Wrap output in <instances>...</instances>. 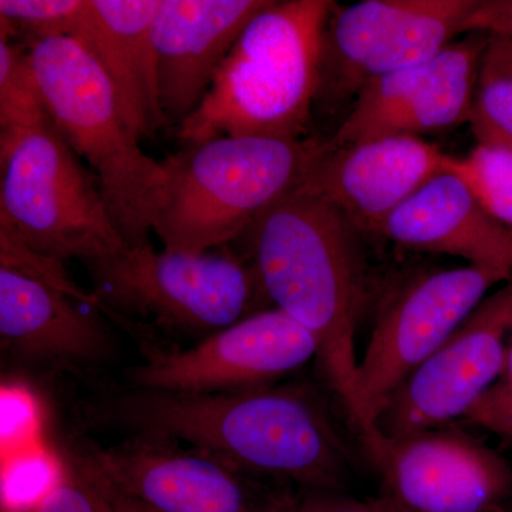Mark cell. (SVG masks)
I'll use <instances>...</instances> for the list:
<instances>
[{
  "mask_svg": "<svg viewBox=\"0 0 512 512\" xmlns=\"http://www.w3.org/2000/svg\"><path fill=\"white\" fill-rule=\"evenodd\" d=\"M377 235L412 251L458 256L467 265L512 279L511 232L448 170L397 208Z\"/></svg>",
  "mask_w": 512,
  "mask_h": 512,
  "instance_id": "19",
  "label": "cell"
},
{
  "mask_svg": "<svg viewBox=\"0 0 512 512\" xmlns=\"http://www.w3.org/2000/svg\"><path fill=\"white\" fill-rule=\"evenodd\" d=\"M64 456L119 512H286L306 493L157 437L121 436L111 444L74 437Z\"/></svg>",
  "mask_w": 512,
  "mask_h": 512,
  "instance_id": "8",
  "label": "cell"
},
{
  "mask_svg": "<svg viewBox=\"0 0 512 512\" xmlns=\"http://www.w3.org/2000/svg\"><path fill=\"white\" fill-rule=\"evenodd\" d=\"M501 282H508L503 275L470 265L423 272L384 303L357 365L359 441L369 458L382 443L376 421L390 397Z\"/></svg>",
  "mask_w": 512,
  "mask_h": 512,
  "instance_id": "9",
  "label": "cell"
},
{
  "mask_svg": "<svg viewBox=\"0 0 512 512\" xmlns=\"http://www.w3.org/2000/svg\"><path fill=\"white\" fill-rule=\"evenodd\" d=\"M468 26L474 32L512 40V0H480Z\"/></svg>",
  "mask_w": 512,
  "mask_h": 512,
  "instance_id": "27",
  "label": "cell"
},
{
  "mask_svg": "<svg viewBox=\"0 0 512 512\" xmlns=\"http://www.w3.org/2000/svg\"><path fill=\"white\" fill-rule=\"evenodd\" d=\"M47 113L96 175L104 201L127 245L148 244L165 170L131 133L110 80L72 37L25 43Z\"/></svg>",
  "mask_w": 512,
  "mask_h": 512,
  "instance_id": "5",
  "label": "cell"
},
{
  "mask_svg": "<svg viewBox=\"0 0 512 512\" xmlns=\"http://www.w3.org/2000/svg\"><path fill=\"white\" fill-rule=\"evenodd\" d=\"M463 421L487 430L512 447V332L500 376L468 410Z\"/></svg>",
  "mask_w": 512,
  "mask_h": 512,
  "instance_id": "25",
  "label": "cell"
},
{
  "mask_svg": "<svg viewBox=\"0 0 512 512\" xmlns=\"http://www.w3.org/2000/svg\"><path fill=\"white\" fill-rule=\"evenodd\" d=\"M161 0H87L72 39L100 64L137 140L168 126L160 89L153 25Z\"/></svg>",
  "mask_w": 512,
  "mask_h": 512,
  "instance_id": "18",
  "label": "cell"
},
{
  "mask_svg": "<svg viewBox=\"0 0 512 512\" xmlns=\"http://www.w3.org/2000/svg\"><path fill=\"white\" fill-rule=\"evenodd\" d=\"M470 126L478 144L512 153V72L488 46L478 74Z\"/></svg>",
  "mask_w": 512,
  "mask_h": 512,
  "instance_id": "22",
  "label": "cell"
},
{
  "mask_svg": "<svg viewBox=\"0 0 512 512\" xmlns=\"http://www.w3.org/2000/svg\"><path fill=\"white\" fill-rule=\"evenodd\" d=\"M238 241L247 245L266 301L315 336L316 363L326 386L360 439L356 335L365 306L366 266L359 229L328 202L295 190Z\"/></svg>",
  "mask_w": 512,
  "mask_h": 512,
  "instance_id": "2",
  "label": "cell"
},
{
  "mask_svg": "<svg viewBox=\"0 0 512 512\" xmlns=\"http://www.w3.org/2000/svg\"><path fill=\"white\" fill-rule=\"evenodd\" d=\"M87 0H0V33L22 43L72 36Z\"/></svg>",
  "mask_w": 512,
  "mask_h": 512,
  "instance_id": "23",
  "label": "cell"
},
{
  "mask_svg": "<svg viewBox=\"0 0 512 512\" xmlns=\"http://www.w3.org/2000/svg\"><path fill=\"white\" fill-rule=\"evenodd\" d=\"M286 512H406L389 498L348 497L342 493H303Z\"/></svg>",
  "mask_w": 512,
  "mask_h": 512,
  "instance_id": "26",
  "label": "cell"
},
{
  "mask_svg": "<svg viewBox=\"0 0 512 512\" xmlns=\"http://www.w3.org/2000/svg\"><path fill=\"white\" fill-rule=\"evenodd\" d=\"M382 495L406 512H490L512 498V468L457 426L383 437L370 457Z\"/></svg>",
  "mask_w": 512,
  "mask_h": 512,
  "instance_id": "13",
  "label": "cell"
},
{
  "mask_svg": "<svg viewBox=\"0 0 512 512\" xmlns=\"http://www.w3.org/2000/svg\"><path fill=\"white\" fill-rule=\"evenodd\" d=\"M326 141L218 137L164 161L153 234L165 249L231 247L266 210L298 190Z\"/></svg>",
  "mask_w": 512,
  "mask_h": 512,
  "instance_id": "4",
  "label": "cell"
},
{
  "mask_svg": "<svg viewBox=\"0 0 512 512\" xmlns=\"http://www.w3.org/2000/svg\"><path fill=\"white\" fill-rule=\"evenodd\" d=\"M0 231L36 254L82 264L126 247L99 181L52 117L0 134Z\"/></svg>",
  "mask_w": 512,
  "mask_h": 512,
  "instance_id": "7",
  "label": "cell"
},
{
  "mask_svg": "<svg viewBox=\"0 0 512 512\" xmlns=\"http://www.w3.org/2000/svg\"><path fill=\"white\" fill-rule=\"evenodd\" d=\"M49 117L25 43L0 33V134Z\"/></svg>",
  "mask_w": 512,
  "mask_h": 512,
  "instance_id": "20",
  "label": "cell"
},
{
  "mask_svg": "<svg viewBox=\"0 0 512 512\" xmlns=\"http://www.w3.org/2000/svg\"><path fill=\"white\" fill-rule=\"evenodd\" d=\"M450 156L421 137L335 146L326 141L298 190L328 202L362 232L377 234L412 195L447 170Z\"/></svg>",
  "mask_w": 512,
  "mask_h": 512,
  "instance_id": "16",
  "label": "cell"
},
{
  "mask_svg": "<svg viewBox=\"0 0 512 512\" xmlns=\"http://www.w3.org/2000/svg\"><path fill=\"white\" fill-rule=\"evenodd\" d=\"M490 512H512V507H510V505H504V507L495 508V510Z\"/></svg>",
  "mask_w": 512,
  "mask_h": 512,
  "instance_id": "29",
  "label": "cell"
},
{
  "mask_svg": "<svg viewBox=\"0 0 512 512\" xmlns=\"http://www.w3.org/2000/svg\"><path fill=\"white\" fill-rule=\"evenodd\" d=\"M35 512H119L92 478L63 456L55 483L40 498Z\"/></svg>",
  "mask_w": 512,
  "mask_h": 512,
  "instance_id": "24",
  "label": "cell"
},
{
  "mask_svg": "<svg viewBox=\"0 0 512 512\" xmlns=\"http://www.w3.org/2000/svg\"><path fill=\"white\" fill-rule=\"evenodd\" d=\"M512 332V279L480 306L393 393L377 417L383 437L463 420L503 370Z\"/></svg>",
  "mask_w": 512,
  "mask_h": 512,
  "instance_id": "12",
  "label": "cell"
},
{
  "mask_svg": "<svg viewBox=\"0 0 512 512\" xmlns=\"http://www.w3.org/2000/svg\"><path fill=\"white\" fill-rule=\"evenodd\" d=\"M335 9L329 0H271L238 37L200 107L175 127L177 140L309 138Z\"/></svg>",
  "mask_w": 512,
  "mask_h": 512,
  "instance_id": "3",
  "label": "cell"
},
{
  "mask_svg": "<svg viewBox=\"0 0 512 512\" xmlns=\"http://www.w3.org/2000/svg\"><path fill=\"white\" fill-rule=\"evenodd\" d=\"M77 413L86 429L175 441L309 493H342L355 471L328 402L309 384L217 394L121 384L93 394Z\"/></svg>",
  "mask_w": 512,
  "mask_h": 512,
  "instance_id": "1",
  "label": "cell"
},
{
  "mask_svg": "<svg viewBox=\"0 0 512 512\" xmlns=\"http://www.w3.org/2000/svg\"><path fill=\"white\" fill-rule=\"evenodd\" d=\"M488 42L484 33H467L427 62L370 80L330 141L350 146L470 123Z\"/></svg>",
  "mask_w": 512,
  "mask_h": 512,
  "instance_id": "14",
  "label": "cell"
},
{
  "mask_svg": "<svg viewBox=\"0 0 512 512\" xmlns=\"http://www.w3.org/2000/svg\"><path fill=\"white\" fill-rule=\"evenodd\" d=\"M84 266L100 312L124 325L204 339L265 309L254 266L231 247L195 254L148 242Z\"/></svg>",
  "mask_w": 512,
  "mask_h": 512,
  "instance_id": "6",
  "label": "cell"
},
{
  "mask_svg": "<svg viewBox=\"0 0 512 512\" xmlns=\"http://www.w3.org/2000/svg\"><path fill=\"white\" fill-rule=\"evenodd\" d=\"M269 2L161 0L153 37L168 126H180L200 107L238 37Z\"/></svg>",
  "mask_w": 512,
  "mask_h": 512,
  "instance_id": "17",
  "label": "cell"
},
{
  "mask_svg": "<svg viewBox=\"0 0 512 512\" xmlns=\"http://www.w3.org/2000/svg\"><path fill=\"white\" fill-rule=\"evenodd\" d=\"M53 286L0 266V345L20 366L86 376L117 355L101 312Z\"/></svg>",
  "mask_w": 512,
  "mask_h": 512,
  "instance_id": "15",
  "label": "cell"
},
{
  "mask_svg": "<svg viewBox=\"0 0 512 512\" xmlns=\"http://www.w3.org/2000/svg\"><path fill=\"white\" fill-rule=\"evenodd\" d=\"M447 170L474 192L484 210L512 234V153L477 144L467 157L450 156Z\"/></svg>",
  "mask_w": 512,
  "mask_h": 512,
  "instance_id": "21",
  "label": "cell"
},
{
  "mask_svg": "<svg viewBox=\"0 0 512 512\" xmlns=\"http://www.w3.org/2000/svg\"><path fill=\"white\" fill-rule=\"evenodd\" d=\"M477 0H363L333 10L322 86L359 93L370 80L417 66L464 35ZM320 94V93H319Z\"/></svg>",
  "mask_w": 512,
  "mask_h": 512,
  "instance_id": "11",
  "label": "cell"
},
{
  "mask_svg": "<svg viewBox=\"0 0 512 512\" xmlns=\"http://www.w3.org/2000/svg\"><path fill=\"white\" fill-rule=\"evenodd\" d=\"M315 336L265 308L185 349H157L124 373L126 386L158 392L242 393L276 386L318 359Z\"/></svg>",
  "mask_w": 512,
  "mask_h": 512,
  "instance_id": "10",
  "label": "cell"
},
{
  "mask_svg": "<svg viewBox=\"0 0 512 512\" xmlns=\"http://www.w3.org/2000/svg\"><path fill=\"white\" fill-rule=\"evenodd\" d=\"M488 49L494 53L512 72V40L490 36Z\"/></svg>",
  "mask_w": 512,
  "mask_h": 512,
  "instance_id": "28",
  "label": "cell"
}]
</instances>
